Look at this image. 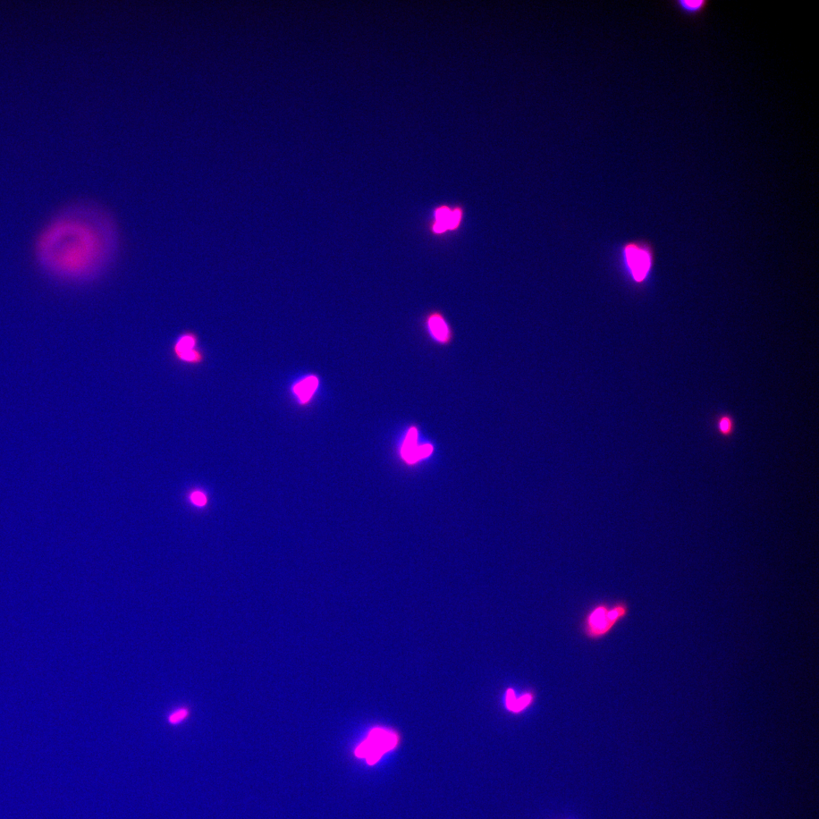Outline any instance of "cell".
Wrapping results in <instances>:
<instances>
[{
	"label": "cell",
	"instance_id": "obj_1",
	"mask_svg": "<svg viewBox=\"0 0 819 819\" xmlns=\"http://www.w3.org/2000/svg\"><path fill=\"white\" fill-rule=\"evenodd\" d=\"M40 248L45 263L58 275L90 282L111 267L119 250V234L103 209L82 206L49 228Z\"/></svg>",
	"mask_w": 819,
	"mask_h": 819
},
{
	"label": "cell",
	"instance_id": "obj_2",
	"mask_svg": "<svg viewBox=\"0 0 819 819\" xmlns=\"http://www.w3.org/2000/svg\"><path fill=\"white\" fill-rule=\"evenodd\" d=\"M629 613V605L626 601H619L612 604L601 602L591 607L582 621V631L590 640H598L606 637L626 619Z\"/></svg>",
	"mask_w": 819,
	"mask_h": 819
},
{
	"label": "cell",
	"instance_id": "obj_3",
	"mask_svg": "<svg viewBox=\"0 0 819 819\" xmlns=\"http://www.w3.org/2000/svg\"><path fill=\"white\" fill-rule=\"evenodd\" d=\"M620 260L623 271L633 287L641 288L646 284L655 265L654 251L649 243H623L620 248Z\"/></svg>",
	"mask_w": 819,
	"mask_h": 819
},
{
	"label": "cell",
	"instance_id": "obj_4",
	"mask_svg": "<svg viewBox=\"0 0 819 819\" xmlns=\"http://www.w3.org/2000/svg\"><path fill=\"white\" fill-rule=\"evenodd\" d=\"M398 744V738L390 731L376 729L369 734L368 738L357 748L356 754L365 758L369 765H374L388 751Z\"/></svg>",
	"mask_w": 819,
	"mask_h": 819
},
{
	"label": "cell",
	"instance_id": "obj_5",
	"mask_svg": "<svg viewBox=\"0 0 819 819\" xmlns=\"http://www.w3.org/2000/svg\"><path fill=\"white\" fill-rule=\"evenodd\" d=\"M172 353L174 358L184 365L198 366L205 360V354L200 349L199 337L196 333L184 332L176 337Z\"/></svg>",
	"mask_w": 819,
	"mask_h": 819
},
{
	"label": "cell",
	"instance_id": "obj_6",
	"mask_svg": "<svg viewBox=\"0 0 819 819\" xmlns=\"http://www.w3.org/2000/svg\"><path fill=\"white\" fill-rule=\"evenodd\" d=\"M424 326L428 339L438 347H449L454 340L453 329L440 312L429 314Z\"/></svg>",
	"mask_w": 819,
	"mask_h": 819
},
{
	"label": "cell",
	"instance_id": "obj_7",
	"mask_svg": "<svg viewBox=\"0 0 819 819\" xmlns=\"http://www.w3.org/2000/svg\"><path fill=\"white\" fill-rule=\"evenodd\" d=\"M419 427L416 424L411 425L405 435L404 440L401 447V455L403 459L413 463L432 454L434 447L430 444L418 445Z\"/></svg>",
	"mask_w": 819,
	"mask_h": 819
},
{
	"label": "cell",
	"instance_id": "obj_8",
	"mask_svg": "<svg viewBox=\"0 0 819 819\" xmlns=\"http://www.w3.org/2000/svg\"><path fill=\"white\" fill-rule=\"evenodd\" d=\"M319 385V378L315 375H308L295 383L292 392L300 404L307 405L313 399Z\"/></svg>",
	"mask_w": 819,
	"mask_h": 819
},
{
	"label": "cell",
	"instance_id": "obj_9",
	"mask_svg": "<svg viewBox=\"0 0 819 819\" xmlns=\"http://www.w3.org/2000/svg\"><path fill=\"white\" fill-rule=\"evenodd\" d=\"M536 699V693L534 691H527L518 697L513 689H509L506 692L505 706L509 711L519 714L533 706Z\"/></svg>",
	"mask_w": 819,
	"mask_h": 819
},
{
	"label": "cell",
	"instance_id": "obj_10",
	"mask_svg": "<svg viewBox=\"0 0 819 819\" xmlns=\"http://www.w3.org/2000/svg\"><path fill=\"white\" fill-rule=\"evenodd\" d=\"M679 10L688 16L697 17L702 14L708 6V2L706 0H699V1H677L675 3Z\"/></svg>",
	"mask_w": 819,
	"mask_h": 819
},
{
	"label": "cell",
	"instance_id": "obj_11",
	"mask_svg": "<svg viewBox=\"0 0 819 819\" xmlns=\"http://www.w3.org/2000/svg\"><path fill=\"white\" fill-rule=\"evenodd\" d=\"M451 214L452 211L447 207H442L437 210L436 223L434 225L436 232L441 233L449 230Z\"/></svg>",
	"mask_w": 819,
	"mask_h": 819
},
{
	"label": "cell",
	"instance_id": "obj_12",
	"mask_svg": "<svg viewBox=\"0 0 819 819\" xmlns=\"http://www.w3.org/2000/svg\"><path fill=\"white\" fill-rule=\"evenodd\" d=\"M717 429L724 436L730 435L733 430V421L729 416H722L717 420Z\"/></svg>",
	"mask_w": 819,
	"mask_h": 819
},
{
	"label": "cell",
	"instance_id": "obj_13",
	"mask_svg": "<svg viewBox=\"0 0 819 819\" xmlns=\"http://www.w3.org/2000/svg\"><path fill=\"white\" fill-rule=\"evenodd\" d=\"M191 501L193 504L198 507L205 506L207 502L206 495L201 492H193L190 497Z\"/></svg>",
	"mask_w": 819,
	"mask_h": 819
},
{
	"label": "cell",
	"instance_id": "obj_14",
	"mask_svg": "<svg viewBox=\"0 0 819 819\" xmlns=\"http://www.w3.org/2000/svg\"><path fill=\"white\" fill-rule=\"evenodd\" d=\"M461 211L459 209H456V210L453 211V212H452L451 217H450L449 230H454L455 228L459 225V223L461 222Z\"/></svg>",
	"mask_w": 819,
	"mask_h": 819
},
{
	"label": "cell",
	"instance_id": "obj_15",
	"mask_svg": "<svg viewBox=\"0 0 819 819\" xmlns=\"http://www.w3.org/2000/svg\"><path fill=\"white\" fill-rule=\"evenodd\" d=\"M187 715L188 712L185 709H180L170 715V722L172 724H178L183 721Z\"/></svg>",
	"mask_w": 819,
	"mask_h": 819
}]
</instances>
